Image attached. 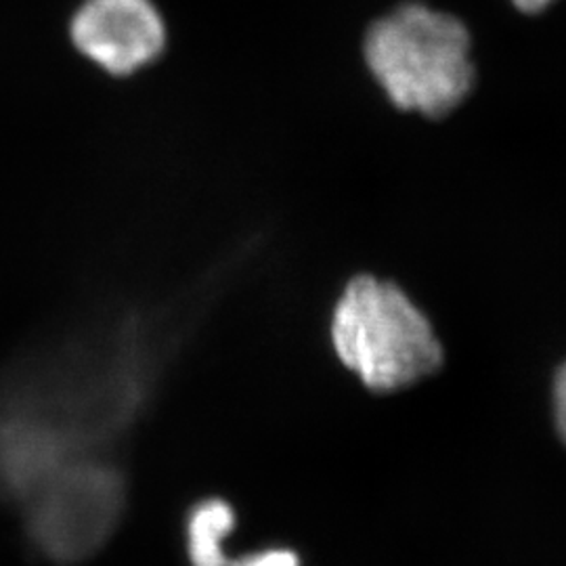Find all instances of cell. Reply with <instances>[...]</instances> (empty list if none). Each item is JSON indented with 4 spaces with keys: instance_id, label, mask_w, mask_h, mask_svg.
<instances>
[{
    "instance_id": "5b68a950",
    "label": "cell",
    "mask_w": 566,
    "mask_h": 566,
    "mask_svg": "<svg viewBox=\"0 0 566 566\" xmlns=\"http://www.w3.org/2000/svg\"><path fill=\"white\" fill-rule=\"evenodd\" d=\"M235 514L221 500H208L189 516L187 539L193 566H227L224 539L233 531Z\"/></svg>"
},
{
    "instance_id": "3957f363",
    "label": "cell",
    "mask_w": 566,
    "mask_h": 566,
    "mask_svg": "<svg viewBox=\"0 0 566 566\" xmlns=\"http://www.w3.org/2000/svg\"><path fill=\"white\" fill-rule=\"evenodd\" d=\"M30 542L44 558L72 565L102 546L122 507L120 476L95 460L61 468L23 504Z\"/></svg>"
},
{
    "instance_id": "7a4b0ae2",
    "label": "cell",
    "mask_w": 566,
    "mask_h": 566,
    "mask_svg": "<svg viewBox=\"0 0 566 566\" xmlns=\"http://www.w3.org/2000/svg\"><path fill=\"white\" fill-rule=\"evenodd\" d=\"M364 61L374 84L405 114L441 118L474 84L464 23L420 2L401 4L369 25Z\"/></svg>"
},
{
    "instance_id": "8992f818",
    "label": "cell",
    "mask_w": 566,
    "mask_h": 566,
    "mask_svg": "<svg viewBox=\"0 0 566 566\" xmlns=\"http://www.w3.org/2000/svg\"><path fill=\"white\" fill-rule=\"evenodd\" d=\"M227 566H301V563L287 549H266V552L245 556L238 563H229Z\"/></svg>"
},
{
    "instance_id": "277c9868",
    "label": "cell",
    "mask_w": 566,
    "mask_h": 566,
    "mask_svg": "<svg viewBox=\"0 0 566 566\" xmlns=\"http://www.w3.org/2000/svg\"><path fill=\"white\" fill-rule=\"evenodd\" d=\"M70 41L114 78L149 67L166 49V23L151 0H84L70 20Z\"/></svg>"
},
{
    "instance_id": "52a82bcc",
    "label": "cell",
    "mask_w": 566,
    "mask_h": 566,
    "mask_svg": "<svg viewBox=\"0 0 566 566\" xmlns=\"http://www.w3.org/2000/svg\"><path fill=\"white\" fill-rule=\"evenodd\" d=\"M554 405H556V424L566 441V365L560 369L554 388Z\"/></svg>"
},
{
    "instance_id": "6da1fadb",
    "label": "cell",
    "mask_w": 566,
    "mask_h": 566,
    "mask_svg": "<svg viewBox=\"0 0 566 566\" xmlns=\"http://www.w3.org/2000/svg\"><path fill=\"white\" fill-rule=\"evenodd\" d=\"M327 343L346 374L369 392H397L443 364V346L399 283L355 273L343 283L327 315Z\"/></svg>"
},
{
    "instance_id": "ba28073f",
    "label": "cell",
    "mask_w": 566,
    "mask_h": 566,
    "mask_svg": "<svg viewBox=\"0 0 566 566\" xmlns=\"http://www.w3.org/2000/svg\"><path fill=\"white\" fill-rule=\"evenodd\" d=\"M512 2L525 13H539V11L549 7L554 0H512Z\"/></svg>"
}]
</instances>
